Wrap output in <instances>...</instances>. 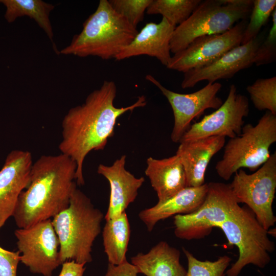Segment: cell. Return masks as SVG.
I'll return each mask as SVG.
<instances>
[{
  "label": "cell",
  "mask_w": 276,
  "mask_h": 276,
  "mask_svg": "<svg viewBox=\"0 0 276 276\" xmlns=\"http://www.w3.org/2000/svg\"><path fill=\"white\" fill-rule=\"evenodd\" d=\"M126 156L122 155L110 166L100 164L97 173L109 182L110 192L106 220L119 216L134 202L138 190L145 181L144 177H136L125 168Z\"/></svg>",
  "instance_id": "16"
},
{
  "label": "cell",
  "mask_w": 276,
  "mask_h": 276,
  "mask_svg": "<svg viewBox=\"0 0 276 276\" xmlns=\"http://www.w3.org/2000/svg\"><path fill=\"white\" fill-rule=\"evenodd\" d=\"M103 218L90 198L76 188L68 207L52 219L62 264L68 261L84 265L92 261V246L101 232Z\"/></svg>",
  "instance_id": "4"
},
{
  "label": "cell",
  "mask_w": 276,
  "mask_h": 276,
  "mask_svg": "<svg viewBox=\"0 0 276 276\" xmlns=\"http://www.w3.org/2000/svg\"><path fill=\"white\" fill-rule=\"evenodd\" d=\"M182 251L188 261L186 276H225L232 260L230 257L224 255L214 261H201L184 247Z\"/></svg>",
  "instance_id": "27"
},
{
  "label": "cell",
  "mask_w": 276,
  "mask_h": 276,
  "mask_svg": "<svg viewBox=\"0 0 276 276\" xmlns=\"http://www.w3.org/2000/svg\"><path fill=\"white\" fill-rule=\"evenodd\" d=\"M151 2L152 0L108 1L111 7L135 28L143 20L144 13Z\"/></svg>",
  "instance_id": "28"
},
{
  "label": "cell",
  "mask_w": 276,
  "mask_h": 276,
  "mask_svg": "<svg viewBox=\"0 0 276 276\" xmlns=\"http://www.w3.org/2000/svg\"><path fill=\"white\" fill-rule=\"evenodd\" d=\"M31 152L13 150L0 170V228L12 216L21 193L28 186L33 165Z\"/></svg>",
  "instance_id": "15"
},
{
  "label": "cell",
  "mask_w": 276,
  "mask_h": 276,
  "mask_svg": "<svg viewBox=\"0 0 276 276\" xmlns=\"http://www.w3.org/2000/svg\"><path fill=\"white\" fill-rule=\"evenodd\" d=\"M252 0H205L182 23L176 27L170 42V52L185 49L196 38L223 33L236 22L249 18Z\"/></svg>",
  "instance_id": "5"
},
{
  "label": "cell",
  "mask_w": 276,
  "mask_h": 276,
  "mask_svg": "<svg viewBox=\"0 0 276 276\" xmlns=\"http://www.w3.org/2000/svg\"><path fill=\"white\" fill-rule=\"evenodd\" d=\"M208 186L204 200L198 209L190 214L174 216L176 237L187 240L203 238L240 206L229 184L211 182Z\"/></svg>",
  "instance_id": "8"
},
{
  "label": "cell",
  "mask_w": 276,
  "mask_h": 276,
  "mask_svg": "<svg viewBox=\"0 0 276 276\" xmlns=\"http://www.w3.org/2000/svg\"><path fill=\"white\" fill-rule=\"evenodd\" d=\"M116 94L115 83L104 81L83 104L70 109L62 121L59 150L76 163L78 186L85 183L83 166L85 157L91 151L105 148L108 140L114 134L118 119L127 111L146 105V97L141 96L132 105L117 107L114 105Z\"/></svg>",
  "instance_id": "1"
},
{
  "label": "cell",
  "mask_w": 276,
  "mask_h": 276,
  "mask_svg": "<svg viewBox=\"0 0 276 276\" xmlns=\"http://www.w3.org/2000/svg\"><path fill=\"white\" fill-rule=\"evenodd\" d=\"M247 20L240 21L227 31L196 38L185 49L174 54L166 66L183 73L206 66L241 44Z\"/></svg>",
  "instance_id": "12"
},
{
  "label": "cell",
  "mask_w": 276,
  "mask_h": 276,
  "mask_svg": "<svg viewBox=\"0 0 276 276\" xmlns=\"http://www.w3.org/2000/svg\"><path fill=\"white\" fill-rule=\"evenodd\" d=\"M130 236V227L126 211L116 218L106 220L102 237L109 263L119 265L127 260Z\"/></svg>",
  "instance_id": "22"
},
{
  "label": "cell",
  "mask_w": 276,
  "mask_h": 276,
  "mask_svg": "<svg viewBox=\"0 0 276 276\" xmlns=\"http://www.w3.org/2000/svg\"><path fill=\"white\" fill-rule=\"evenodd\" d=\"M275 0H254L249 21L244 31L241 44L255 39L275 9Z\"/></svg>",
  "instance_id": "26"
},
{
  "label": "cell",
  "mask_w": 276,
  "mask_h": 276,
  "mask_svg": "<svg viewBox=\"0 0 276 276\" xmlns=\"http://www.w3.org/2000/svg\"><path fill=\"white\" fill-rule=\"evenodd\" d=\"M256 109L276 115V77L259 78L246 87Z\"/></svg>",
  "instance_id": "25"
},
{
  "label": "cell",
  "mask_w": 276,
  "mask_h": 276,
  "mask_svg": "<svg viewBox=\"0 0 276 276\" xmlns=\"http://www.w3.org/2000/svg\"><path fill=\"white\" fill-rule=\"evenodd\" d=\"M20 262L33 273L52 276L62 265L60 259V244L52 220L38 222L14 232Z\"/></svg>",
  "instance_id": "10"
},
{
  "label": "cell",
  "mask_w": 276,
  "mask_h": 276,
  "mask_svg": "<svg viewBox=\"0 0 276 276\" xmlns=\"http://www.w3.org/2000/svg\"><path fill=\"white\" fill-rule=\"evenodd\" d=\"M20 254L6 250L0 246V276H16Z\"/></svg>",
  "instance_id": "30"
},
{
  "label": "cell",
  "mask_w": 276,
  "mask_h": 276,
  "mask_svg": "<svg viewBox=\"0 0 276 276\" xmlns=\"http://www.w3.org/2000/svg\"><path fill=\"white\" fill-rule=\"evenodd\" d=\"M77 165L62 153L44 155L33 163L29 184L20 194L12 216L19 228L51 219L66 209L77 188Z\"/></svg>",
  "instance_id": "2"
},
{
  "label": "cell",
  "mask_w": 276,
  "mask_h": 276,
  "mask_svg": "<svg viewBox=\"0 0 276 276\" xmlns=\"http://www.w3.org/2000/svg\"><path fill=\"white\" fill-rule=\"evenodd\" d=\"M146 164L145 173L156 193L158 201L165 200L187 187L185 170L177 155L163 159L149 157Z\"/></svg>",
  "instance_id": "20"
},
{
  "label": "cell",
  "mask_w": 276,
  "mask_h": 276,
  "mask_svg": "<svg viewBox=\"0 0 276 276\" xmlns=\"http://www.w3.org/2000/svg\"><path fill=\"white\" fill-rule=\"evenodd\" d=\"M276 142V115L268 111L252 125H244L239 135L230 139L224 145L222 158L215 169L225 180L242 168L256 171L270 156L269 149Z\"/></svg>",
  "instance_id": "6"
},
{
  "label": "cell",
  "mask_w": 276,
  "mask_h": 276,
  "mask_svg": "<svg viewBox=\"0 0 276 276\" xmlns=\"http://www.w3.org/2000/svg\"><path fill=\"white\" fill-rule=\"evenodd\" d=\"M229 185L237 202L245 203L265 230L274 226L276 217L272 205L276 190L275 152L252 174L239 170Z\"/></svg>",
  "instance_id": "9"
},
{
  "label": "cell",
  "mask_w": 276,
  "mask_h": 276,
  "mask_svg": "<svg viewBox=\"0 0 276 276\" xmlns=\"http://www.w3.org/2000/svg\"><path fill=\"white\" fill-rule=\"evenodd\" d=\"M84 265L73 261H66L62 263L58 276H83L85 270Z\"/></svg>",
  "instance_id": "32"
},
{
  "label": "cell",
  "mask_w": 276,
  "mask_h": 276,
  "mask_svg": "<svg viewBox=\"0 0 276 276\" xmlns=\"http://www.w3.org/2000/svg\"><path fill=\"white\" fill-rule=\"evenodd\" d=\"M272 26L266 38L258 47L254 58L257 66L271 63L276 59V9L272 14Z\"/></svg>",
  "instance_id": "29"
},
{
  "label": "cell",
  "mask_w": 276,
  "mask_h": 276,
  "mask_svg": "<svg viewBox=\"0 0 276 276\" xmlns=\"http://www.w3.org/2000/svg\"><path fill=\"white\" fill-rule=\"evenodd\" d=\"M249 112L248 98L238 93L236 86L232 84L225 102L215 111L191 125L179 143L215 136L235 137L241 134L244 118Z\"/></svg>",
  "instance_id": "11"
},
{
  "label": "cell",
  "mask_w": 276,
  "mask_h": 276,
  "mask_svg": "<svg viewBox=\"0 0 276 276\" xmlns=\"http://www.w3.org/2000/svg\"><path fill=\"white\" fill-rule=\"evenodd\" d=\"M218 227L225 235L228 245L237 246L239 250L237 260L226 271L227 276H238L248 264L263 268L269 263L274 243L246 205L239 206Z\"/></svg>",
  "instance_id": "7"
},
{
  "label": "cell",
  "mask_w": 276,
  "mask_h": 276,
  "mask_svg": "<svg viewBox=\"0 0 276 276\" xmlns=\"http://www.w3.org/2000/svg\"><path fill=\"white\" fill-rule=\"evenodd\" d=\"M201 0H152L148 14H160L176 27L185 21L201 3Z\"/></svg>",
  "instance_id": "24"
},
{
  "label": "cell",
  "mask_w": 276,
  "mask_h": 276,
  "mask_svg": "<svg viewBox=\"0 0 276 276\" xmlns=\"http://www.w3.org/2000/svg\"><path fill=\"white\" fill-rule=\"evenodd\" d=\"M179 250L162 241L147 253H138L131 263L139 273L146 276H186L187 270L180 262Z\"/></svg>",
  "instance_id": "21"
},
{
  "label": "cell",
  "mask_w": 276,
  "mask_h": 276,
  "mask_svg": "<svg viewBox=\"0 0 276 276\" xmlns=\"http://www.w3.org/2000/svg\"><path fill=\"white\" fill-rule=\"evenodd\" d=\"M263 38L258 35L248 43L228 51L211 64L184 73L181 87H193L204 80L214 83L219 79L231 78L240 70L249 67L254 64L256 52Z\"/></svg>",
  "instance_id": "14"
},
{
  "label": "cell",
  "mask_w": 276,
  "mask_h": 276,
  "mask_svg": "<svg viewBox=\"0 0 276 276\" xmlns=\"http://www.w3.org/2000/svg\"><path fill=\"white\" fill-rule=\"evenodd\" d=\"M267 234L268 235V234H270V235H271L272 237H275V228H272V229H269L268 230H267Z\"/></svg>",
  "instance_id": "33"
},
{
  "label": "cell",
  "mask_w": 276,
  "mask_h": 276,
  "mask_svg": "<svg viewBox=\"0 0 276 276\" xmlns=\"http://www.w3.org/2000/svg\"><path fill=\"white\" fill-rule=\"evenodd\" d=\"M175 27L164 17L159 23L146 24L130 43L124 48L114 59L121 60L147 55L155 57L166 66L171 57L170 42Z\"/></svg>",
  "instance_id": "17"
},
{
  "label": "cell",
  "mask_w": 276,
  "mask_h": 276,
  "mask_svg": "<svg viewBox=\"0 0 276 276\" xmlns=\"http://www.w3.org/2000/svg\"><path fill=\"white\" fill-rule=\"evenodd\" d=\"M145 78L161 91L172 107L174 122L171 139L174 143H179L194 119L206 109H218L223 103L217 96L222 87L219 82L208 83L192 93L179 94L166 88L151 75H146Z\"/></svg>",
  "instance_id": "13"
},
{
  "label": "cell",
  "mask_w": 276,
  "mask_h": 276,
  "mask_svg": "<svg viewBox=\"0 0 276 276\" xmlns=\"http://www.w3.org/2000/svg\"><path fill=\"white\" fill-rule=\"evenodd\" d=\"M225 143V137L219 136L180 143L176 154L183 167L187 187H199L205 183V173L210 161Z\"/></svg>",
  "instance_id": "18"
},
{
  "label": "cell",
  "mask_w": 276,
  "mask_h": 276,
  "mask_svg": "<svg viewBox=\"0 0 276 276\" xmlns=\"http://www.w3.org/2000/svg\"><path fill=\"white\" fill-rule=\"evenodd\" d=\"M137 33L108 1L100 0L96 11L84 22L81 32L75 35L59 53L80 57L97 56L103 60L114 58Z\"/></svg>",
  "instance_id": "3"
},
{
  "label": "cell",
  "mask_w": 276,
  "mask_h": 276,
  "mask_svg": "<svg viewBox=\"0 0 276 276\" xmlns=\"http://www.w3.org/2000/svg\"><path fill=\"white\" fill-rule=\"evenodd\" d=\"M6 7L5 18L9 23L27 16L33 19L53 42V31L49 16L55 6L41 0H0Z\"/></svg>",
  "instance_id": "23"
},
{
  "label": "cell",
  "mask_w": 276,
  "mask_h": 276,
  "mask_svg": "<svg viewBox=\"0 0 276 276\" xmlns=\"http://www.w3.org/2000/svg\"><path fill=\"white\" fill-rule=\"evenodd\" d=\"M208 189V183L199 187H187L169 198L141 211L139 217L147 230L151 232L160 220L195 211L204 201Z\"/></svg>",
  "instance_id": "19"
},
{
  "label": "cell",
  "mask_w": 276,
  "mask_h": 276,
  "mask_svg": "<svg viewBox=\"0 0 276 276\" xmlns=\"http://www.w3.org/2000/svg\"><path fill=\"white\" fill-rule=\"evenodd\" d=\"M136 267L126 260L119 265L108 263L105 276H137Z\"/></svg>",
  "instance_id": "31"
}]
</instances>
